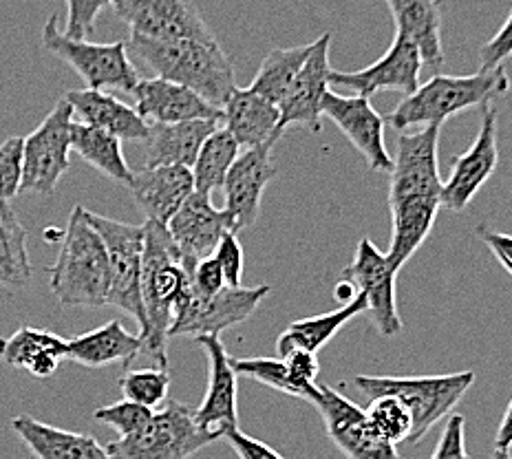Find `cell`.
Here are the masks:
<instances>
[{
  "instance_id": "6da1fadb",
  "label": "cell",
  "mask_w": 512,
  "mask_h": 459,
  "mask_svg": "<svg viewBox=\"0 0 512 459\" xmlns=\"http://www.w3.org/2000/svg\"><path fill=\"white\" fill-rule=\"evenodd\" d=\"M442 126L400 133L389 173L391 245L387 261L396 272L422 248L442 210V177L437 146Z\"/></svg>"
},
{
  "instance_id": "7a4b0ae2",
  "label": "cell",
  "mask_w": 512,
  "mask_h": 459,
  "mask_svg": "<svg viewBox=\"0 0 512 459\" xmlns=\"http://www.w3.org/2000/svg\"><path fill=\"white\" fill-rule=\"evenodd\" d=\"M126 47L128 56L155 71L157 78L192 89L221 111L232 93L239 89L237 78H234V64L217 38L155 40L131 34Z\"/></svg>"
},
{
  "instance_id": "3957f363",
  "label": "cell",
  "mask_w": 512,
  "mask_h": 459,
  "mask_svg": "<svg viewBox=\"0 0 512 459\" xmlns=\"http://www.w3.org/2000/svg\"><path fill=\"white\" fill-rule=\"evenodd\" d=\"M190 265L162 223L144 221L142 303L146 314L144 351L157 367L168 369V332L175 309L190 287Z\"/></svg>"
},
{
  "instance_id": "277c9868",
  "label": "cell",
  "mask_w": 512,
  "mask_h": 459,
  "mask_svg": "<svg viewBox=\"0 0 512 459\" xmlns=\"http://www.w3.org/2000/svg\"><path fill=\"white\" fill-rule=\"evenodd\" d=\"M510 91V76L504 67L477 71L471 76H435L418 87L393 109L387 122L400 133L413 126H442L453 115L493 104Z\"/></svg>"
},
{
  "instance_id": "5b68a950",
  "label": "cell",
  "mask_w": 512,
  "mask_h": 459,
  "mask_svg": "<svg viewBox=\"0 0 512 459\" xmlns=\"http://www.w3.org/2000/svg\"><path fill=\"white\" fill-rule=\"evenodd\" d=\"M49 287L64 307H104L109 301V252L82 206L71 212Z\"/></svg>"
},
{
  "instance_id": "8992f818",
  "label": "cell",
  "mask_w": 512,
  "mask_h": 459,
  "mask_svg": "<svg viewBox=\"0 0 512 459\" xmlns=\"http://www.w3.org/2000/svg\"><path fill=\"white\" fill-rule=\"evenodd\" d=\"M475 382V371L446 376H354L351 384L369 400L380 396L398 398L411 411L413 431L409 442L418 444L433 426L446 418Z\"/></svg>"
},
{
  "instance_id": "52a82bcc",
  "label": "cell",
  "mask_w": 512,
  "mask_h": 459,
  "mask_svg": "<svg viewBox=\"0 0 512 459\" xmlns=\"http://www.w3.org/2000/svg\"><path fill=\"white\" fill-rule=\"evenodd\" d=\"M223 437L204 429L197 413L184 402L168 400L140 431L111 442L113 459H190Z\"/></svg>"
},
{
  "instance_id": "ba28073f",
  "label": "cell",
  "mask_w": 512,
  "mask_h": 459,
  "mask_svg": "<svg viewBox=\"0 0 512 459\" xmlns=\"http://www.w3.org/2000/svg\"><path fill=\"white\" fill-rule=\"evenodd\" d=\"M42 47L53 58L69 64L87 84V89L133 93L140 82L124 40L91 42L71 38L60 31L56 14L49 16L42 27Z\"/></svg>"
},
{
  "instance_id": "9c48e42d",
  "label": "cell",
  "mask_w": 512,
  "mask_h": 459,
  "mask_svg": "<svg viewBox=\"0 0 512 459\" xmlns=\"http://www.w3.org/2000/svg\"><path fill=\"white\" fill-rule=\"evenodd\" d=\"M270 285H256V287H223L221 292L204 296L199 294L195 287H190L181 298L173 325H170L168 336H221L226 329L241 325L248 320L259 305L270 296Z\"/></svg>"
},
{
  "instance_id": "30bf717a",
  "label": "cell",
  "mask_w": 512,
  "mask_h": 459,
  "mask_svg": "<svg viewBox=\"0 0 512 459\" xmlns=\"http://www.w3.org/2000/svg\"><path fill=\"white\" fill-rule=\"evenodd\" d=\"M89 221L102 237L111 265V290L106 305L122 309L140 325V336L146 332V314L142 303V256H144V223L131 226L89 210Z\"/></svg>"
},
{
  "instance_id": "8fae6325",
  "label": "cell",
  "mask_w": 512,
  "mask_h": 459,
  "mask_svg": "<svg viewBox=\"0 0 512 459\" xmlns=\"http://www.w3.org/2000/svg\"><path fill=\"white\" fill-rule=\"evenodd\" d=\"M71 126L73 109L62 98L36 131L25 137L20 192H38V195L56 192L62 177L71 168Z\"/></svg>"
},
{
  "instance_id": "7c38bea8",
  "label": "cell",
  "mask_w": 512,
  "mask_h": 459,
  "mask_svg": "<svg viewBox=\"0 0 512 459\" xmlns=\"http://www.w3.org/2000/svg\"><path fill=\"white\" fill-rule=\"evenodd\" d=\"M396 276L387 254H382L371 239H360L356 256L340 274V281L354 287L367 301L371 323L384 338H393L402 332V318L396 305Z\"/></svg>"
},
{
  "instance_id": "4fadbf2b",
  "label": "cell",
  "mask_w": 512,
  "mask_h": 459,
  "mask_svg": "<svg viewBox=\"0 0 512 459\" xmlns=\"http://www.w3.org/2000/svg\"><path fill=\"white\" fill-rule=\"evenodd\" d=\"M499 115L493 104H486L482 109V126L475 142L466 153L453 159L451 173L446 181H442V199L440 204L444 210L460 215L486 181L493 177L499 164Z\"/></svg>"
},
{
  "instance_id": "5bb4252c",
  "label": "cell",
  "mask_w": 512,
  "mask_h": 459,
  "mask_svg": "<svg viewBox=\"0 0 512 459\" xmlns=\"http://www.w3.org/2000/svg\"><path fill=\"white\" fill-rule=\"evenodd\" d=\"M314 407L323 418L329 440L347 459H402L396 446L380 440L371 429L365 409L329 384H320Z\"/></svg>"
},
{
  "instance_id": "9a60e30c",
  "label": "cell",
  "mask_w": 512,
  "mask_h": 459,
  "mask_svg": "<svg viewBox=\"0 0 512 459\" xmlns=\"http://www.w3.org/2000/svg\"><path fill=\"white\" fill-rule=\"evenodd\" d=\"M424 67L420 49L409 38L396 34L391 47L380 60L360 71H332L329 84L334 89H351L354 95L371 98L380 91H400L411 95L420 87V71Z\"/></svg>"
},
{
  "instance_id": "2e32d148",
  "label": "cell",
  "mask_w": 512,
  "mask_h": 459,
  "mask_svg": "<svg viewBox=\"0 0 512 459\" xmlns=\"http://www.w3.org/2000/svg\"><path fill=\"white\" fill-rule=\"evenodd\" d=\"M111 7L135 36L155 40L215 38L190 0H113Z\"/></svg>"
},
{
  "instance_id": "e0dca14e",
  "label": "cell",
  "mask_w": 512,
  "mask_h": 459,
  "mask_svg": "<svg viewBox=\"0 0 512 459\" xmlns=\"http://www.w3.org/2000/svg\"><path fill=\"white\" fill-rule=\"evenodd\" d=\"M274 146L276 142L245 148L234 159L230 173L223 181V195H226L223 210L228 212L234 234L252 228L261 215L263 192L279 173L272 159Z\"/></svg>"
},
{
  "instance_id": "ac0fdd59",
  "label": "cell",
  "mask_w": 512,
  "mask_h": 459,
  "mask_svg": "<svg viewBox=\"0 0 512 459\" xmlns=\"http://www.w3.org/2000/svg\"><path fill=\"white\" fill-rule=\"evenodd\" d=\"M323 115L347 135V140L365 157L373 173H391L393 157L387 151V144H384V124H387V120L373 109L369 98L343 95L329 89L323 98Z\"/></svg>"
},
{
  "instance_id": "d6986e66",
  "label": "cell",
  "mask_w": 512,
  "mask_h": 459,
  "mask_svg": "<svg viewBox=\"0 0 512 459\" xmlns=\"http://www.w3.org/2000/svg\"><path fill=\"white\" fill-rule=\"evenodd\" d=\"M329 49H332V34H323L314 40L312 53L279 104L283 131L287 126H301L312 133L323 131V124H320L323 122V98L332 89L329 76L334 71L329 64Z\"/></svg>"
},
{
  "instance_id": "ffe728a7",
  "label": "cell",
  "mask_w": 512,
  "mask_h": 459,
  "mask_svg": "<svg viewBox=\"0 0 512 459\" xmlns=\"http://www.w3.org/2000/svg\"><path fill=\"white\" fill-rule=\"evenodd\" d=\"M195 343L204 349L208 358V387L204 400L195 409L197 422L223 437L230 429H239V376L232 367V356L221 343V336H197Z\"/></svg>"
},
{
  "instance_id": "44dd1931",
  "label": "cell",
  "mask_w": 512,
  "mask_h": 459,
  "mask_svg": "<svg viewBox=\"0 0 512 459\" xmlns=\"http://www.w3.org/2000/svg\"><path fill=\"white\" fill-rule=\"evenodd\" d=\"M166 228L184 261L197 263L215 254L223 234L232 232V223L226 210L212 206L210 195L195 190Z\"/></svg>"
},
{
  "instance_id": "7402d4cb",
  "label": "cell",
  "mask_w": 512,
  "mask_h": 459,
  "mask_svg": "<svg viewBox=\"0 0 512 459\" xmlns=\"http://www.w3.org/2000/svg\"><path fill=\"white\" fill-rule=\"evenodd\" d=\"M135 111L148 124H177L192 120H219L223 111L188 87L164 78L140 80L133 89Z\"/></svg>"
},
{
  "instance_id": "603a6c76",
  "label": "cell",
  "mask_w": 512,
  "mask_h": 459,
  "mask_svg": "<svg viewBox=\"0 0 512 459\" xmlns=\"http://www.w3.org/2000/svg\"><path fill=\"white\" fill-rule=\"evenodd\" d=\"M128 188L146 221L168 226V221L195 192V177L186 166H144L133 175Z\"/></svg>"
},
{
  "instance_id": "cb8c5ba5",
  "label": "cell",
  "mask_w": 512,
  "mask_h": 459,
  "mask_svg": "<svg viewBox=\"0 0 512 459\" xmlns=\"http://www.w3.org/2000/svg\"><path fill=\"white\" fill-rule=\"evenodd\" d=\"M64 100L71 104L78 122L111 133L120 142H144L151 131V124L133 106L117 100L109 91H69Z\"/></svg>"
},
{
  "instance_id": "d4e9b609",
  "label": "cell",
  "mask_w": 512,
  "mask_h": 459,
  "mask_svg": "<svg viewBox=\"0 0 512 459\" xmlns=\"http://www.w3.org/2000/svg\"><path fill=\"white\" fill-rule=\"evenodd\" d=\"M142 351L144 338L128 332L120 320H109L91 332L67 338V360L89 369H104L111 365L128 367Z\"/></svg>"
},
{
  "instance_id": "484cf974",
  "label": "cell",
  "mask_w": 512,
  "mask_h": 459,
  "mask_svg": "<svg viewBox=\"0 0 512 459\" xmlns=\"http://www.w3.org/2000/svg\"><path fill=\"white\" fill-rule=\"evenodd\" d=\"M12 431L36 459H113L109 448L102 446L93 435L58 429L31 415L12 418Z\"/></svg>"
},
{
  "instance_id": "4316f807",
  "label": "cell",
  "mask_w": 512,
  "mask_h": 459,
  "mask_svg": "<svg viewBox=\"0 0 512 459\" xmlns=\"http://www.w3.org/2000/svg\"><path fill=\"white\" fill-rule=\"evenodd\" d=\"M223 122L192 120L177 124H151L144 144V166H186L192 170L208 137Z\"/></svg>"
},
{
  "instance_id": "83f0119b",
  "label": "cell",
  "mask_w": 512,
  "mask_h": 459,
  "mask_svg": "<svg viewBox=\"0 0 512 459\" xmlns=\"http://www.w3.org/2000/svg\"><path fill=\"white\" fill-rule=\"evenodd\" d=\"M223 126L243 148L279 142L283 137L279 106L250 89H237L223 106Z\"/></svg>"
},
{
  "instance_id": "f1b7e54d",
  "label": "cell",
  "mask_w": 512,
  "mask_h": 459,
  "mask_svg": "<svg viewBox=\"0 0 512 459\" xmlns=\"http://www.w3.org/2000/svg\"><path fill=\"white\" fill-rule=\"evenodd\" d=\"M0 360L14 369H25L34 378H49L67 360V338L38 327H20L0 340Z\"/></svg>"
},
{
  "instance_id": "f546056e",
  "label": "cell",
  "mask_w": 512,
  "mask_h": 459,
  "mask_svg": "<svg viewBox=\"0 0 512 459\" xmlns=\"http://www.w3.org/2000/svg\"><path fill=\"white\" fill-rule=\"evenodd\" d=\"M396 20V34L409 38L420 49L424 67L444 64L442 9L437 0H384Z\"/></svg>"
},
{
  "instance_id": "4dcf8cb0",
  "label": "cell",
  "mask_w": 512,
  "mask_h": 459,
  "mask_svg": "<svg viewBox=\"0 0 512 459\" xmlns=\"http://www.w3.org/2000/svg\"><path fill=\"white\" fill-rule=\"evenodd\" d=\"M365 312H367V301L358 294L354 301L334 309V312L298 318L294 323L287 325L281 332V336L276 338V354L283 358L294 349L312 351V354H316V351L323 349L351 318H356Z\"/></svg>"
},
{
  "instance_id": "1f68e13d",
  "label": "cell",
  "mask_w": 512,
  "mask_h": 459,
  "mask_svg": "<svg viewBox=\"0 0 512 459\" xmlns=\"http://www.w3.org/2000/svg\"><path fill=\"white\" fill-rule=\"evenodd\" d=\"M71 151L78 153L84 162L93 166L104 177L117 181V184L131 186L135 173L131 170V166L126 164L124 153H122V142L111 133L73 120Z\"/></svg>"
},
{
  "instance_id": "d6a6232c",
  "label": "cell",
  "mask_w": 512,
  "mask_h": 459,
  "mask_svg": "<svg viewBox=\"0 0 512 459\" xmlns=\"http://www.w3.org/2000/svg\"><path fill=\"white\" fill-rule=\"evenodd\" d=\"M31 276L34 265L27 250V230L9 201H0V287L23 290Z\"/></svg>"
},
{
  "instance_id": "836d02e7",
  "label": "cell",
  "mask_w": 512,
  "mask_h": 459,
  "mask_svg": "<svg viewBox=\"0 0 512 459\" xmlns=\"http://www.w3.org/2000/svg\"><path fill=\"white\" fill-rule=\"evenodd\" d=\"M312 49H314V42H309V45L268 51L265 53V58L261 60V67L256 71V76L250 82L248 89L279 106L281 100L285 98V93L290 91L298 71L303 69V64L307 62Z\"/></svg>"
},
{
  "instance_id": "e575fe53",
  "label": "cell",
  "mask_w": 512,
  "mask_h": 459,
  "mask_svg": "<svg viewBox=\"0 0 512 459\" xmlns=\"http://www.w3.org/2000/svg\"><path fill=\"white\" fill-rule=\"evenodd\" d=\"M232 367L239 378H248L270 387L285 396L316 404L320 398V384H305L294 378L292 369L283 358H232Z\"/></svg>"
},
{
  "instance_id": "d590c367",
  "label": "cell",
  "mask_w": 512,
  "mask_h": 459,
  "mask_svg": "<svg viewBox=\"0 0 512 459\" xmlns=\"http://www.w3.org/2000/svg\"><path fill=\"white\" fill-rule=\"evenodd\" d=\"M239 142L234 140L226 126H219L208 140L201 146L197 162L192 166V177H195V190L212 195V192L223 188L234 159L239 157Z\"/></svg>"
},
{
  "instance_id": "8d00e7d4",
  "label": "cell",
  "mask_w": 512,
  "mask_h": 459,
  "mask_svg": "<svg viewBox=\"0 0 512 459\" xmlns=\"http://www.w3.org/2000/svg\"><path fill=\"white\" fill-rule=\"evenodd\" d=\"M371 429L376 431L380 440L398 446L400 442H409L413 431L411 411L393 396H380L369 400L365 409Z\"/></svg>"
},
{
  "instance_id": "74e56055",
  "label": "cell",
  "mask_w": 512,
  "mask_h": 459,
  "mask_svg": "<svg viewBox=\"0 0 512 459\" xmlns=\"http://www.w3.org/2000/svg\"><path fill=\"white\" fill-rule=\"evenodd\" d=\"M117 387H120L126 400L142 404V407H148L151 411H159L168 402L170 373L162 367L126 371L120 382H117Z\"/></svg>"
},
{
  "instance_id": "f35d334b",
  "label": "cell",
  "mask_w": 512,
  "mask_h": 459,
  "mask_svg": "<svg viewBox=\"0 0 512 459\" xmlns=\"http://www.w3.org/2000/svg\"><path fill=\"white\" fill-rule=\"evenodd\" d=\"M153 413L155 411H151L148 407H142V404L124 398L120 402H113V404H106V407L95 409L93 420L111 426L113 431L120 433V437H126L135 431H140L142 426L151 420Z\"/></svg>"
},
{
  "instance_id": "ab89813d",
  "label": "cell",
  "mask_w": 512,
  "mask_h": 459,
  "mask_svg": "<svg viewBox=\"0 0 512 459\" xmlns=\"http://www.w3.org/2000/svg\"><path fill=\"white\" fill-rule=\"evenodd\" d=\"M25 137H9L0 144V201H12L23 188Z\"/></svg>"
},
{
  "instance_id": "60d3db41",
  "label": "cell",
  "mask_w": 512,
  "mask_h": 459,
  "mask_svg": "<svg viewBox=\"0 0 512 459\" xmlns=\"http://www.w3.org/2000/svg\"><path fill=\"white\" fill-rule=\"evenodd\" d=\"M67 3V29L64 34L78 40H89L95 31V20L113 0H64Z\"/></svg>"
},
{
  "instance_id": "b9f144b4",
  "label": "cell",
  "mask_w": 512,
  "mask_h": 459,
  "mask_svg": "<svg viewBox=\"0 0 512 459\" xmlns=\"http://www.w3.org/2000/svg\"><path fill=\"white\" fill-rule=\"evenodd\" d=\"M431 459H471L466 451V418L464 415H451L446 420L440 442H437Z\"/></svg>"
},
{
  "instance_id": "7bdbcfd3",
  "label": "cell",
  "mask_w": 512,
  "mask_h": 459,
  "mask_svg": "<svg viewBox=\"0 0 512 459\" xmlns=\"http://www.w3.org/2000/svg\"><path fill=\"white\" fill-rule=\"evenodd\" d=\"M508 58H512V9L497 34L484 42L482 49H479V71H493L497 67H504Z\"/></svg>"
},
{
  "instance_id": "ee69618b",
  "label": "cell",
  "mask_w": 512,
  "mask_h": 459,
  "mask_svg": "<svg viewBox=\"0 0 512 459\" xmlns=\"http://www.w3.org/2000/svg\"><path fill=\"white\" fill-rule=\"evenodd\" d=\"M215 259L219 261L223 276H226L228 287H241L243 276V248L234 232H226L215 250Z\"/></svg>"
},
{
  "instance_id": "f6af8a7d",
  "label": "cell",
  "mask_w": 512,
  "mask_h": 459,
  "mask_svg": "<svg viewBox=\"0 0 512 459\" xmlns=\"http://www.w3.org/2000/svg\"><path fill=\"white\" fill-rule=\"evenodd\" d=\"M190 281L192 287L204 296L217 294L226 287V276H223V270L215 256H208V259H201L195 265H190Z\"/></svg>"
},
{
  "instance_id": "bcb514c9",
  "label": "cell",
  "mask_w": 512,
  "mask_h": 459,
  "mask_svg": "<svg viewBox=\"0 0 512 459\" xmlns=\"http://www.w3.org/2000/svg\"><path fill=\"white\" fill-rule=\"evenodd\" d=\"M223 440L230 444V448L237 453L239 459H285L281 453H276L272 446H268L256 437L245 435L241 429H230Z\"/></svg>"
},
{
  "instance_id": "7dc6e473",
  "label": "cell",
  "mask_w": 512,
  "mask_h": 459,
  "mask_svg": "<svg viewBox=\"0 0 512 459\" xmlns=\"http://www.w3.org/2000/svg\"><path fill=\"white\" fill-rule=\"evenodd\" d=\"M475 234H477V239L490 250V254H493L499 261L501 268H504L512 276V234L499 232V230H493L488 226H477Z\"/></svg>"
},
{
  "instance_id": "c3c4849f",
  "label": "cell",
  "mask_w": 512,
  "mask_h": 459,
  "mask_svg": "<svg viewBox=\"0 0 512 459\" xmlns=\"http://www.w3.org/2000/svg\"><path fill=\"white\" fill-rule=\"evenodd\" d=\"M283 360L287 362V367L292 369L294 378H298V380L305 382V384H318L316 378H318L320 365H318L316 354H312V351L294 349L287 356H283Z\"/></svg>"
},
{
  "instance_id": "681fc988",
  "label": "cell",
  "mask_w": 512,
  "mask_h": 459,
  "mask_svg": "<svg viewBox=\"0 0 512 459\" xmlns=\"http://www.w3.org/2000/svg\"><path fill=\"white\" fill-rule=\"evenodd\" d=\"M495 448H504V451H510L512 448V398L504 411V418L499 422V429L495 435Z\"/></svg>"
},
{
  "instance_id": "f907efd6",
  "label": "cell",
  "mask_w": 512,
  "mask_h": 459,
  "mask_svg": "<svg viewBox=\"0 0 512 459\" xmlns=\"http://www.w3.org/2000/svg\"><path fill=\"white\" fill-rule=\"evenodd\" d=\"M490 459H512V457H510V451H504V448H495L493 457Z\"/></svg>"
}]
</instances>
